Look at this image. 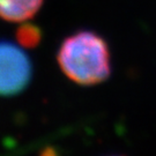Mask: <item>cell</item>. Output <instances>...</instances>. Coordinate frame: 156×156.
Returning a JSON list of instances; mask_svg holds the SVG:
<instances>
[{
    "instance_id": "cell-2",
    "label": "cell",
    "mask_w": 156,
    "mask_h": 156,
    "mask_svg": "<svg viewBox=\"0 0 156 156\" xmlns=\"http://www.w3.org/2000/svg\"><path fill=\"white\" fill-rule=\"evenodd\" d=\"M33 62L22 46L0 41V96L9 97L22 93L31 82Z\"/></svg>"
},
{
    "instance_id": "cell-4",
    "label": "cell",
    "mask_w": 156,
    "mask_h": 156,
    "mask_svg": "<svg viewBox=\"0 0 156 156\" xmlns=\"http://www.w3.org/2000/svg\"><path fill=\"white\" fill-rule=\"evenodd\" d=\"M15 36H16L17 44L20 46L26 49H34L39 45L43 33L39 27L26 21V23L22 22V24L16 29Z\"/></svg>"
},
{
    "instance_id": "cell-3",
    "label": "cell",
    "mask_w": 156,
    "mask_h": 156,
    "mask_svg": "<svg viewBox=\"0 0 156 156\" xmlns=\"http://www.w3.org/2000/svg\"><path fill=\"white\" fill-rule=\"evenodd\" d=\"M45 0H0V19L22 23L33 19L43 7Z\"/></svg>"
},
{
    "instance_id": "cell-1",
    "label": "cell",
    "mask_w": 156,
    "mask_h": 156,
    "mask_svg": "<svg viewBox=\"0 0 156 156\" xmlns=\"http://www.w3.org/2000/svg\"><path fill=\"white\" fill-rule=\"evenodd\" d=\"M56 60L62 74L73 83L93 87L112 74V56L106 39L94 30L82 29L64 38Z\"/></svg>"
}]
</instances>
